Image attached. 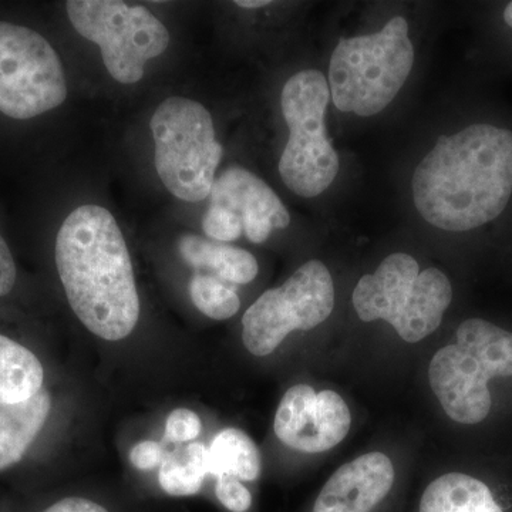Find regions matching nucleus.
I'll use <instances>...</instances> for the list:
<instances>
[{
  "label": "nucleus",
  "instance_id": "8",
  "mask_svg": "<svg viewBox=\"0 0 512 512\" xmlns=\"http://www.w3.org/2000/svg\"><path fill=\"white\" fill-rule=\"evenodd\" d=\"M66 12L80 36L100 47L101 59L116 82L136 84L148 60L170 46L164 23L144 6L119 0H69Z\"/></svg>",
  "mask_w": 512,
  "mask_h": 512
},
{
  "label": "nucleus",
  "instance_id": "11",
  "mask_svg": "<svg viewBox=\"0 0 512 512\" xmlns=\"http://www.w3.org/2000/svg\"><path fill=\"white\" fill-rule=\"evenodd\" d=\"M352 414L342 396L332 390L316 393L308 384L292 386L276 412V437L296 451L323 453L348 436Z\"/></svg>",
  "mask_w": 512,
  "mask_h": 512
},
{
  "label": "nucleus",
  "instance_id": "12",
  "mask_svg": "<svg viewBox=\"0 0 512 512\" xmlns=\"http://www.w3.org/2000/svg\"><path fill=\"white\" fill-rule=\"evenodd\" d=\"M210 198V207L237 215L245 235L254 244L265 242L272 229H285L291 224V215L274 190L238 165L215 178Z\"/></svg>",
  "mask_w": 512,
  "mask_h": 512
},
{
  "label": "nucleus",
  "instance_id": "18",
  "mask_svg": "<svg viewBox=\"0 0 512 512\" xmlns=\"http://www.w3.org/2000/svg\"><path fill=\"white\" fill-rule=\"evenodd\" d=\"M261 453L251 437L238 429L222 430L208 448V476L255 481L261 474Z\"/></svg>",
  "mask_w": 512,
  "mask_h": 512
},
{
  "label": "nucleus",
  "instance_id": "19",
  "mask_svg": "<svg viewBox=\"0 0 512 512\" xmlns=\"http://www.w3.org/2000/svg\"><path fill=\"white\" fill-rule=\"evenodd\" d=\"M208 476V448L192 441L184 448L164 453L158 471V483L173 497H191L200 493Z\"/></svg>",
  "mask_w": 512,
  "mask_h": 512
},
{
  "label": "nucleus",
  "instance_id": "27",
  "mask_svg": "<svg viewBox=\"0 0 512 512\" xmlns=\"http://www.w3.org/2000/svg\"><path fill=\"white\" fill-rule=\"evenodd\" d=\"M235 5L244 9H259L265 6L272 5L271 0H237Z\"/></svg>",
  "mask_w": 512,
  "mask_h": 512
},
{
  "label": "nucleus",
  "instance_id": "25",
  "mask_svg": "<svg viewBox=\"0 0 512 512\" xmlns=\"http://www.w3.org/2000/svg\"><path fill=\"white\" fill-rule=\"evenodd\" d=\"M16 278H18V269H16L15 259L5 239L0 235V298L12 292Z\"/></svg>",
  "mask_w": 512,
  "mask_h": 512
},
{
  "label": "nucleus",
  "instance_id": "26",
  "mask_svg": "<svg viewBox=\"0 0 512 512\" xmlns=\"http://www.w3.org/2000/svg\"><path fill=\"white\" fill-rule=\"evenodd\" d=\"M42 512H109V510L89 498L66 497Z\"/></svg>",
  "mask_w": 512,
  "mask_h": 512
},
{
  "label": "nucleus",
  "instance_id": "3",
  "mask_svg": "<svg viewBox=\"0 0 512 512\" xmlns=\"http://www.w3.org/2000/svg\"><path fill=\"white\" fill-rule=\"evenodd\" d=\"M413 63L409 23L402 16L372 35L340 39L329 64L333 104L343 113L376 116L396 99Z\"/></svg>",
  "mask_w": 512,
  "mask_h": 512
},
{
  "label": "nucleus",
  "instance_id": "23",
  "mask_svg": "<svg viewBox=\"0 0 512 512\" xmlns=\"http://www.w3.org/2000/svg\"><path fill=\"white\" fill-rule=\"evenodd\" d=\"M215 494L228 511L247 512L252 507L251 491L238 478L221 476L217 478Z\"/></svg>",
  "mask_w": 512,
  "mask_h": 512
},
{
  "label": "nucleus",
  "instance_id": "16",
  "mask_svg": "<svg viewBox=\"0 0 512 512\" xmlns=\"http://www.w3.org/2000/svg\"><path fill=\"white\" fill-rule=\"evenodd\" d=\"M419 512H504L493 491L463 473L444 474L421 495Z\"/></svg>",
  "mask_w": 512,
  "mask_h": 512
},
{
  "label": "nucleus",
  "instance_id": "28",
  "mask_svg": "<svg viewBox=\"0 0 512 512\" xmlns=\"http://www.w3.org/2000/svg\"><path fill=\"white\" fill-rule=\"evenodd\" d=\"M504 20L510 28H512V2L508 3L507 8L504 10Z\"/></svg>",
  "mask_w": 512,
  "mask_h": 512
},
{
  "label": "nucleus",
  "instance_id": "4",
  "mask_svg": "<svg viewBox=\"0 0 512 512\" xmlns=\"http://www.w3.org/2000/svg\"><path fill=\"white\" fill-rule=\"evenodd\" d=\"M456 338L431 359L430 386L450 419L478 424L493 403L488 382L512 377V333L487 320L468 319Z\"/></svg>",
  "mask_w": 512,
  "mask_h": 512
},
{
  "label": "nucleus",
  "instance_id": "2",
  "mask_svg": "<svg viewBox=\"0 0 512 512\" xmlns=\"http://www.w3.org/2000/svg\"><path fill=\"white\" fill-rule=\"evenodd\" d=\"M55 259L70 308L87 330L110 342L133 333L140 319L136 276L109 210L76 208L57 232Z\"/></svg>",
  "mask_w": 512,
  "mask_h": 512
},
{
  "label": "nucleus",
  "instance_id": "10",
  "mask_svg": "<svg viewBox=\"0 0 512 512\" xmlns=\"http://www.w3.org/2000/svg\"><path fill=\"white\" fill-rule=\"evenodd\" d=\"M66 99V73L52 45L36 30L0 22V113L29 120Z\"/></svg>",
  "mask_w": 512,
  "mask_h": 512
},
{
  "label": "nucleus",
  "instance_id": "9",
  "mask_svg": "<svg viewBox=\"0 0 512 512\" xmlns=\"http://www.w3.org/2000/svg\"><path fill=\"white\" fill-rule=\"evenodd\" d=\"M333 306L335 286L329 269L312 259L249 306L242 318V342L251 355H271L293 330H312L325 322Z\"/></svg>",
  "mask_w": 512,
  "mask_h": 512
},
{
  "label": "nucleus",
  "instance_id": "17",
  "mask_svg": "<svg viewBox=\"0 0 512 512\" xmlns=\"http://www.w3.org/2000/svg\"><path fill=\"white\" fill-rule=\"evenodd\" d=\"M43 382L45 369L35 353L0 333V407L25 402Z\"/></svg>",
  "mask_w": 512,
  "mask_h": 512
},
{
  "label": "nucleus",
  "instance_id": "21",
  "mask_svg": "<svg viewBox=\"0 0 512 512\" xmlns=\"http://www.w3.org/2000/svg\"><path fill=\"white\" fill-rule=\"evenodd\" d=\"M202 229L208 238L218 242L235 241L244 231L237 215L218 207H208L202 218Z\"/></svg>",
  "mask_w": 512,
  "mask_h": 512
},
{
  "label": "nucleus",
  "instance_id": "5",
  "mask_svg": "<svg viewBox=\"0 0 512 512\" xmlns=\"http://www.w3.org/2000/svg\"><path fill=\"white\" fill-rule=\"evenodd\" d=\"M352 301L363 322L386 320L400 338L416 343L439 329L453 286L440 269L420 271L412 255L392 254L375 274L360 278Z\"/></svg>",
  "mask_w": 512,
  "mask_h": 512
},
{
  "label": "nucleus",
  "instance_id": "7",
  "mask_svg": "<svg viewBox=\"0 0 512 512\" xmlns=\"http://www.w3.org/2000/svg\"><path fill=\"white\" fill-rule=\"evenodd\" d=\"M329 100L328 80L318 70L293 74L282 89L281 109L289 138L279 160V174L299 197H318L339 173V154L326 133Z\"/></svg>",
  "mask_w": 512,
  "mask_h": 512
},
{
  "label": "nucleus",
  "instance_id": "1",
  "mask_svg": "<svg viewBox=\"0 0 512 512\" xmlns=\"http://www.w3.org/2000/svg\"><path fill=\"white\" fill-rule=\"evenodd\" d=\"M412 191L421 217L443 231L494 221L512 195V131L473 124L441 136L417 165Z\"/></svg>",
  "mask_w": 512,
  "mask_h": 512
},
{
  "label": "nucleus",
  "instance_id": "13",
  "mask_svg": "<svg viewBox=\"0 0 512 512\" xmlns=\"http://www.w3.org/2000/svg\"><path fill=\"white\" fill-rule=\"evenodd\" d=\"M394 467L383 453L363 454L335 471L312 512H373L392 491Z\"/></svg>",
  "mask_w": 512,
  "mask_h": 512
},
{
  "label": "nucleus",
  "instance_id": "24",
  "mask_svg": "<svg viewBox=\"0 0 512 512\" xmlns=\"http://www.w3.org/2000/svg\"><path fill=\"white\" fill-rule=\"evenodd\" d=\"M163 456V444L153 440L141 441L130 451V463L137 470H153V468L160 466Z\"/></svg>",
  "mask_w": 512,
  "mask_h": 512
},
{
  "label": "nucleus",
  "instance_id": "15",
  "mask_svg": "<svg viewBox=\"0 0 512 512\" xmlns=\"http://www.w3.org/2000/svg\"><path fill=\"white\" fill-rule=\"evenodd\" d=\"M178 251L192 268L210 271L227 284H249L259 272L258 261L251 252L200 235L181 237Z\"/></svg>",
  "mask_w": 512,
  "mask_h": 512
},
{
  "label": "nucleus",
  "instance_id": "20",
  "mask_svg": "<svg viewBox=\"0 0 512 512\" xmlns=\"http://www.w3.org/2000/svg\"><path fill=\"white\" fill-rule=\"evenodd\" d=\"M188 291L195 308L214 320L232 318L241 308L235 289L214 275L197 272L191 278Z\"/></svg>",
  "mask_w": 512,
  "mask_h": 512
},
{
  "label": "nucleus",
  "instance_id": "14",
  "mask_svg": "<svg viewBox=\"0 0 512 512\" xmlns=\"http://www.w3.org/2000/svg\"><path fill=\"white\" fill-rule=\"evenodd\" d=\"M52 396L42 389L22 403L0 407V471L18 464L45 427Z\"/></svg>",
  "mask_w": 512,
  "mask_h": 512
},
{
  "label": "nucleus",
  "instance_id": "6",
  "mask_svg": "<svg viewBox=\"0 0 512 512\" xmlns=\"http://www.w3.org/2000/svg\"><path fill=\"white\" fill-rule=\"evenodd\" d=\"M150 130L164 187L178 200H207L224 154L210 111L187 97H168L154 111Z\"/></svg>",
  "mask_w": 512,
  "mask_h": 512
},
{
  "label": "nucleus",
  "instance_id": "22",
  "mask_svg": "<svg viewBox=\"0 0 512 512\" xmlns=\"http://www.w3.org/2000/svg\"><path fill=\"white\" fill-rule=\"evenodd\" d=\"M202 423L197 413L190 409H175L165 421V443H192L200 436Z\"/></svg>",
  "mask_w": 512,
  "mask_h": 512
}]
</instances>
